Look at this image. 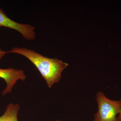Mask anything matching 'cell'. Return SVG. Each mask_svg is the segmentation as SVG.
<instances>
[{"label": "cell", "instance_id": "cell-1", "mask_svg": "<svg viewBox=\"0 0 121 121\" xmlns=\"http://www.w3.org/2000/svg\"><path fill=\"white\" fill-rule=\"evenodd\" d=\"M7 52L19 54L29 60L38 69L49 88L59 82L62 72L68 65L56 58H48L25 48L14 47Z\"/></svg>", "mask_w": 121, "mask_h": 121}, {"label": "cell", "instance_id": "cell-2", "mask_svg": "<svg viewBox=\"0 0 121 121\" xmlns=\"http://www.w3.org/2000/svg\"><path fill=\"white\" fill-rule=\"evenodd\" d=\"M95 99L98 110L92 121H118L117 116L121 109V99L111 100L101 91L97 93Z\"/></svg>", "mask_w": 121, "mask_h": 121}, {"label": "cell", "instance_id": "cell-3", "mask_svg": "<svg viewBox=\"0 0 121 121\" xmlns=\"http://www.w3.org/2000/svg\"><path fill=\"white\" fill-rule=\"evenodd\" d=\"M0 27H5L16 30L19 32L25 39L27 40H34L36 33L34 26L15 22L8 17L4 11L0 9Z\"/></svg>", "mask_w": 121, "mask_h": 121}, {"label": "cell", "instance_id": "cell-4", "mask_svg": "<svg viewBox=\"0 0 121 121\" xmlns=\"http://www.w3.org/2000/svg\"><path fill=\"white\" fill-rule=\"evenodd\" d=\"M0 78L4 79L7 84L2 92V95L4 96L11 93L18 80L24 81L26 76L23 70L9 68L7 69L0 68Z\"/></svg>", "mask_w": 121, "mask_h": 121}, {"label": "cell", "instance_id": "cell-5", "mask_svg": "<svg viewBox=\"0 0 121 121\" xmlns=\"http://www.w3.org/2000/svg\"><path fill=\"white\" fill-rule=\"evenodd\" d=\"M20 109L19 104L10 103L4 114L0 117V121H18L17 115Z\"/></svg>", "mask_w": 121, "mask_h": 121}, {"label": "cell", "instance_id": "cell-6", "mask_svg": "<svg viewBox=\"0 0 121 121\" xmlns=\"http://www.w3.org/2000/svg\"><path fill=\"white\" fill-rule=\"evenodd\" d=\"M7 53V52L1 50L0 48V60L2 59V58L5 56V54Z\"/></svg>", "mask_w": 121, "mask_h": 121}, {"label": "cell", "instance_id": "cell-7", "mask_svg": "<svg viewBox=\"0 0 121 121\" xmlns=\"http://www.w3.org/2000/svg\"><path fill=\"white\" fill-rule=\"evenodd\" d=\"M117 117L118 121H121V109L120 110L119 114H118V116Z\"/></svg>", "mask_w": 121, "mask_h": 121}, {"label": "cell", "instance_id": "cell-8", "mask_svg": "<svg viewBox=\"0 0 121 121\" xmlns=\"http://www.w3.org/2000/svg\"><path fill=\"white\" fill-rule=\"evenodd\" d=\"M60 121V120H57V121Z\"/></svg>", "mask_w": 121, "mask_h": 121}]
</instances>
